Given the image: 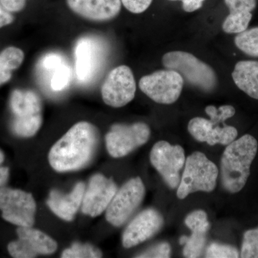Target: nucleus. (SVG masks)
<instances>
[{"mask_svg": "<svg viewBox=\"0 0 258 258\" xmlns=\"http://www.w3.org/2000/svg\"><path fill=\"white\" fill-rule=\"evenodd\" d=\"M189 134L200 142H207L210 146L217 144L229 145L238 135L237 128L231 125H215L210 120L196 117L188 124Z\"/></svg>", "mask_w": 258, "mask_h": 258, "instance_id": "15", "label": "nucleus"}, {"mask_svg": "<svg viewBox=\"0 0 258 258\" xmlns=\"http://www.w3.org/2000/svg\"><path fill=\"white\" fill-rule=\"evenodd\" d=\"M164 224L162 215L154 209L141 212L129 224L123 232L122 242L125 248H131L149 240L161 230Z\"/></svg>", "mask_w": 258, "mask_h": 258, "instance_id": "14", "label": "nucleus"}, {"mask_svg": "<svg viewBox=\"0 0 258 258\" xmlns=\"http://www.w3.org/2000/svg\"><path fill=\"white\" fill-rule=\"evenodd\" d=\"M103 256L99 249L90 244L74 243L69 248L64 249L62 258H98Z\"/></svg>", "mask_w": 258, "mask_h": 258, "instance_id": "23", "label": "nucleus"}, {"mask_svg": "<svg viewBox=\"0 0 258 258\" xmlns=\"http://www.w3.org/2000/svg\"><path fill=\"white\" fill-rule=\"evenodd\" d=\"M162 62L166 69L176 71L184 81L205 92H212L217 87V75L214 70L189 52H167L163 56Z\"/></svg>", "mask_w": 258, "mask_h": 258, "instance_id": "3", "label": "nucleus"}, {"mask_svg": "<svg viewBox=\"0 0 258 258\" xmlns=\"http://www.w3.org/2000/svg\"><path fill=\"white\" fill-rule=\"evenodd\" d=\"M25 54L21 49L8 47L0 52V66L10 71H15L23 63Z\"/></svg>", "mask_w": 258, "mask_h": 258, "instance_id": "24", "label": "nucleus"}, {"mask_svg": "<svg viewBox=\"0 0 258 258\" xmlns=\"http://www.w3.org/2000/svg\"><path fill=\"white\" fill-rule=\"evenodd\" d=\"M241 257H258V227L244 232L241 249Z\"/></svg>", "mask_w": 258, "mask_h": 258, "instance_id": "25", "label": "nucleus"}, {"mask_svg": "<svg viewBox=\"0 0 258 258\" xmlns=\"http://www.w3.org/2000/svg\"><path fill=\"white\" fill-rule=\"evenodd\" d=\"M171 253V247L167 242H162L148 249L143 253L139 254L137 257H169Z\"/></svg>", "mask_w": 258, "mask_h": 258, "instance_id": "29", "label": "nucleus"}, {"mask_svg": "<svg viewBox=\"0 0 258 258\" xmlns=\"http://www.w3.org/2000/svg\"><path fill=\"white\" fill-rule=\"evenodd\" d=\"M0 210L4 220L18 227H32L35 223L36 203L30 193L1 186Z\"/></svg>", "mask_w": 258, "mask_h": 258, "instance_id": "8", "label": "nucleus"}, {"mask_svg": "<svg viewBox=\"0 0 258 258\" xmlns=\"http://www.w3.org/2000/svg\"><path fill=\"white\" fill-rule=\"evenodd\" d=\"M18 240L8 244L12 257L32 258L38 254H52L57 248V242L41 231L32 227H19Z\"/></svg>", "mask_w": 258, "mask_h": 258, "instance_id": "12", "label": "nucleus"}, {"mask_svg": "<svg viewBox=\"0 0 258 258\" xmlns=\"http://www.w3.org/2000/svg\"><path fill=\"white\" fill-rule=\"evenodd\" d=\"M5 161V154L0 149V187L7 182L9 178V168L1 166L2 163Z\"/></svg>", "mask_w": 258, "mask_h": 258, "instance_id": "34", "label": "nucleus"}, {"mask_svg": "<svg viewBox=\"0 0 258 258\" xmlns=\"http://www.w3.org/2000/svg\"><path fill=\"white\" fill-rule=\"evenodd\" d=\"M145 186L141 178L129 180L116 191L106 209L107 221L118 227L124 224L142 203Z\"/></svg>", "mask_w": 258, "mask_h": 258, "instance_id": "7", "label": "nucleus"}, {"mask_svg": "<svg viewBox=\"0 0 258 258\" xmlns=\"http://www.w3.org/2000/svg\"><path fill=\"white\" fill-rule=\"evenodd\" d=\"M0 3L10 13H17L24 9L26 0H0Z\"/></svg>", "mask_w": 258, "mask_h": 258, "instance_id": "31", "label": "nucleus"}, {"mask_svg": "<svg viewBox=\"0 0 258 258\" xmlns=\"http://www.w3.org/2000/svg\"><path fill=\"white\" fill-rule=\"evenodd\" d=\"M218 169L205 154L194 152L185 161L182 178L178 187V198L183 200L196 191L210 192L217 184Z\"/></svg>", "mask_w": 258, "mask_h": 258, "instance_id": "5", "label": "nucleus"}, {"mask_svg": "<svg viewBox=\"0 0 258 258\" xmlns=\"http://www.w3.org/2000/svg\"><path fill=\"white\" fill-rule=\"evenodd\" d=\"M14 20V16L0 3V28H4L13 23Z\"/></svg>", "mask_w": 258, "mask_h": 258, "instance_id": "33", "label": "nucleus"}, {"mask_svg": "<svg viewBox=\"0 0 258 258\" xmlns=\"http://www.w3.org/2000/svg\"><path fill=\"white\" fill-rule=\"evenodd\" d=\"M205 111L210 117V120L216 125L225 123L226 120L235 114V108L230 105H225L218 108L214 106H208L205 108Z\"/></svg>", "mask_w": 258, "mask_h": 258, "instance_id": "27", "label": "nucleus"}, {"mask_svg": "<svg viewBox=\"0 0 258 258\" xmlns=\"http://www.w3.org/2000/svg\"><path fill=\"white\" fill-rule=\"evenodd\" d=\"M150 161L169 187L175 189L179 186L180 171L186 161L184 150L181 146L160 141L153 147Z\"/></svg>", "mask_w": 258, "mask_h": 258, "instance_id": "10", "label": "nucleus"}, {"mask_svg": "<svg viewBox=\"0 0 258 258\" xmlns=\"http://www.w3.org/2000/svg\"><path fill=\"white\" fill-rule=\"evenodd\" d=\"M85 189L84 183L79 182L69 195H62L57 190H52L47 199V205L57 217L66 221H71L82 204Z\"/></svg>", "mask_w": 258, "mask_h": 258, "instance_id": "17", "label": "nucleus"}, {"mask_svg": "<svg viewBox=\"0 0 258 258\" xmlns=\"http://www.w3.org/2000/svg\"><path fill=\"white\" fill-rule=\"evenodd\" d=\"M12 72L13 71L5 69L3 66H0V86L8 83L11 79Z\"/></svg>", "mask_w": 258, "mask_h": 258, "instance_id": "35", "label": "nucleus"}, {"mask_svg": "<svg viewBox=\"0 0 258 258\" xmlns=\"http://www.w3.org/2000/svg\"><path fill=\"white\" fill-rule=\"evenodd\" d=\"M118 191L112 179L96 174L90 179L82 202V212L91 217H97L106 210Z\"/></svg>", "mask_w": 258, "mask_h": 258, "instance_id": "13", "label": "nucleus"}, {"mask_svg": "<svg viewBox=\"0 0 258 258\" xmlns=\"http://www.w3.org/2000/svg\"><path fill=\"white\" fill-rule=\"evenodd\" d=\"M235 44L246 55L258 57V27L247 28L237 34L235 37Z\"/></svg>", "mask_w": 258, "mask_h": 258, "instance_id": "22", "label": "nucleus"}, {"mask_svg": "<svg viewBox=\"0 0 258 258\" xmlns=\"http://www.w3.org/2000/svg\"><path fill=\"white\" fill-rule=\"evenodd\" d=\"M10 108L14 114L12 129L20 137H33L42 123V102L30 90L15 89L10 96Z\"/></svg>", "mask_w": 258, "mask_h": 258, "instance_id": "4", "label": "nucleus"}, {"mask_svg": "<svg viewBox=\"0 0 258 258\" xmlns=\"http://www.w3.org/2000/svg\"><path fill=\"white\" fill-rule=\"evenodd\" d=\"M153 0H121V3L131 13L140 14L152 5Z\"/></svg>", "mask_w": 258, "mask_h": 258, "instance_id": "30", "label": "nucleus"}, {"mask_svg": "<svg viewBox=\"0 0 258 258\" xmlns=\"http://www.w3.org/2000/svg\"><path fill=\"white\" fill-rule=\"evenodd\" d=\"M42 66L47 71H52L50 78V87L55 91L64 89L71 80V70L64 63L60 55L49 54L42 60Z\"/></svg>", "mask_w": 258, "mask_h": 258, "instance_id": "20", "label": "nucleus"}, {"mask_svg": "<svg viewBox=\"0 0 258 258\" xmlns=\"http://www.w3.org/2000/svg\"><path fill=\"white\" fill-rule=\"evenodd\" d=\"M150 135L149 125L142 122L132 125H113L106 136L107 150L111 157H125L147 143Z\"/></svg>", "mask_w": 258, "mask_h": 258, "instance_id": "9", "label": "nucleus"}, {"mask_svg": "<svg viewBox=\"0 0 258 258\" xmlns=\"http://www.w3.org/2000/svg\"><path fill=\"white\" fill-rule=\"evenodd\" d=\"M232 77L239 89L258 100V61H239L235 64Z\"/></svg>", "mask_w": 258, "mask_h": 258, "instance_id": "19", "label": "nucleus"}, {"mask_svg": "<svg viewBox=\"0 0 258 258\" xmlns=\"http://www.w3.org/2000/svg\"><path fill=\"white\" fill-rule=\"evenodd\" d=\"M230 10V15L233 16H247L252 15L257 6V0H224Z\"/></svg>", "mask_w": 258, "mask_h": 258, "instance_id": "26", "label": "nucleus"}, {"mask_svg": "<svg viewBox=\"0 0 258 258\" xmlns=\"http://www.w3.org/2000/svg\"><path fill=\"white\" fill-rule=\"evenodd\" d=\"M184 82L176 71L161 70L142 77L139 81V88L156 103L172 104L179 99Z\"/></svg>", "mask_w": 258, "mask_h": 258, "instance_id": "6", "label": "nucleus"}, {"mask_svg": "<svg viewBox=\"0 0 258 258\" xmlns=\"http://www.w3.org/2000/svg\"><path fill=\"white\" fill-rule=\"evenodd\" d=\"M257 148V140L249 134L227 145L221 160L222 184L226 191L237 193L243 189Z\"/></svg>", "mask_w": 258, "mask_h": 258, "instance_id": "2", "label": "nucleus"}, {"mask_svg": "<svg viewBox=\"0 0 258 258\" xmlns=\"http://www.w3.org/2000/svg\"><path fill=\"white\" fill-rule=\"evenodd\" d=\"M98 48L91 39H81L76 48V74L78 79L86 82L91 79L98 61Z\"/></svg>", "mask_w": 258, "mask_h": 258, "instance_id": "18", "label": "nucleus"}, {"mask_svg": "<svg viewBox=\"0 0 258 258\" xmlns=\"http://www.w3.org/2000/svg\"><path fill=\"white\" fill-rule=\"evenodd\" d=\"M169 1H180L182 3V8L186 13H192L203 7L205 0H169Z\"/></svg>", "mask_w": 258, "mask_h": 258, "instance_id": "32", "label": "nucleus"}, {"mask_svg": "<svg viewBox=\"0 0 258 258\" xmlns=\"http://www.w3.org/2000/svg\"><path fill=\"white\" fill-rule=\"evenodd\" d=\"M206 257L235 258L239 257V252L233 246L227 244L212 243L207 249Z\"/></svg>", "mask_w": 258, "mask_h": 258, "instance_id": "28", "label": "nucleus"}, {"mask_svg": "<svg viewBox=\"0 0 258 258\" xmlns=\"http://www.w3.org/2000/svg\"><path fill=\"white\" fill-rule=\"evenodd\" d=\"M192 232L191 236H182L180 238L179 243L185 244L183 253L186 257L195 258L200 257L206 242V235L210 225L193 226L190 227Z\"/></svg>", "mask_w": 258, "mask_h": 258, "instance_id": "21", "label": "nucleus"}, {"mask_svg": "<svg viewBox=\"0 0 258 258\" xmlns=\"http://www.w3.org/2000/svg\"><path fill=\"white\" fill-rule=\"evenodd\" d=\"M137 84L133 73L126 66L112 70L107 76L101 88L103 101L108 106L120 108L133 101Z\"/></svg>", "mask_w": 258, "mask_h": 258, "instance_id": "11", "label": "nucleus"}, {"mask_svg": "<svg viewBox=\"0 0 258 258\" xmlns=\"http://www.w3.org/2000/svg\"><path fill=\"white\" fill-rule=\"evenodd\" d=\"M98 139L94 125L86 121L76 123L51 148L48 156L50 166L59 172L84 167L92 159Z\"/></svg>", "mask_w": 258, "mask_h": 258, "instance_id": "1", "label": "nucleus"}, {"mask_svg": "<svg viewBox=\"0 0 258 258\" xmlns=\"http://www.w3.org/2000/svg\"><path fill=\"white\" fill-rule=\"evenodd\" d=\"M68 6L79 16L95 22L115 18L121 10V0H67Z\"/></svg>", "mask_w": 258, "mask_h": 258, "instance_id": "16", "label": "nucleus"}]
</instances>
